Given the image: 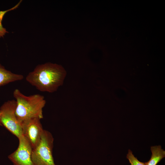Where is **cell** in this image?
<instances>
[{"mask_svg": "<svg viewBox=\"0 0 165 165\" xmlns=\"http://www.w3.org/2000/svg\"><path fill=\"white\" fill-rule=\"evenodd\" d=\"M66 74L61 65L48 62L37 65L26 80L39 91L52 93L63 84Z\"/></svg>", "mask_w": 165, "mask_h": 165, "instance_id": "cell-1", "label": "cell"}, {"mask_svg": "<svg viewBox=\"0 0 165 165\" xmlns=\"http://www.w3.org/2000/svg\"><path fill=\"white\" fill-rule=\"evenodd\" d=\"M13 96L16 103V115L20 123L29 119L43 118L42 110L46 102L43 96L39 94L25 96L18 89L14 90Z\"/></svg>", "mask_w": 165, "mask_h": 165, "instance_id": "cell-2", "label": "cell"}, {"mask_svg": "<svg viewBox=\"0 0 165 165\" xmlns=\"http://www.w3.org/2000/svg\"><path fill=\"white\" fill-rule=\"evenodd\" d=\"M53 143L51 133L44 130L39 142L32 150L31 159L33 165H56L53 155Z\"/></svg>", "mask_w": 165, "mask_h": 165, "instance_id": "cell-3", "label": "cell"}, {"mask_svg": "<svg viewBox=\"0 0 165 165\" xmlns=\"http://www.w3.org/2000/svg\"><path fill=\"white\" fill-rule=\"evenodd\" d=\"M16 105L14 100L4 102L0 108V120L2 125L18 138L22 133L20 123L16 115Z\"/></svg>", "mask_w": 165, "mask_h": 165, "instance_id": "cell-4", "label": "cell"}, {"mask_svg": "<svg viewBox=\"0 0 165 165\" xmlns=\"http://www.w3.org/2000/svg\"><path fill=\"white\" fill-rule=\"evenodd\" d=\"M40 119H29L20 122L22 135L30 143L32 149L39 142L44 131Z\"/></svg>", "mask_w": 165, "mask_h": 165, "instance_id": "cell-5", "label": "cell"}, {"mask_svg": "<svg viewBox=\"0 0 165 165\" xmlns=\"http://www.w3.org/2000/svg\"><path fill=\"white\" fill-rule=\"evenodd\" d=\"M18 148L8 156L13 165H33L31 159L32 147L27 138L23 135L18 138Z\"/></svg>", "mask_w": 165, "mask_h": 165, "instance_id": "cell-6", "label": "cell"}, {"mask_svg": "<svg viewBox=\"0 0 165 165\" xmlns=\"http://www.w3.org/2000/svg\"><path fill=\"white\" fill-rule=\"evenodd\" d=\"M24 78L22 75L14 73L6 69L0 64V87L10 82L21 80Z\"/></svg>", "mask_w": 165, "mask_h": 165, "instance_id": "cell-7", "label": "cell"}, {"mask_svg": "<svg viewBox=\"0 0 165 165\" xmlns=\"http://www.w3.org/2000/svg\"><path fill=\"white\" fill-rule=\"evenodd\" d=\"M152 155L149 160L146 162V165H157L165 157V151L160 145L151 147Z\"/></svg>", "mask_w": 165, "mask_h": 165, "instance_id": "cell-8", "label": "cell"}, {"mask_svg": "<svg viewBox=\"0 0 165 165\" xmlns=\"http://www.w3.org/2000/svg\"><path fill=\"white\" fill-rule=\"evenodd\" d=\"M22 2L20 0L15 6L12 8L4 11H0V38L3 37L6 34L8 33L6 29L4 28L2 24L3 18L5 14L8 12L14 10L17 8Z\"/></svg>", "mask_w": 165, "mask_h": 165, "instance_id": "cell-9", "label": "cell"}, {"mask_svg": "<svg viewBox=\"0 0 165 165\" xmlns=\"http://www.w3.org/2000/svg\"><path fill=\"white\" fill-rule=\"evenodd\" d=\"M127 158L128 160L130 165H146L145 163L139 161L137 158L134 156L132 151L130 149L128 150Z\"/></svg>", "mask_w": 165, "mask_h": 165, "instance_id": "cell-10", "label": "cell"}, {"mask_svg": "<svg viewBox=\"0 0 165 165\" xmlns=\"http://www.w3.org/2000/svg\"><path fill=\"white\" fill-rule=\"evenodd\" d=\"M0 116H1V112H0ZM0 126H2V124H1V123L0 120Z\"/></svg>", "mask_w": 165, "mask_h": 165, "instance_id": "cell-11", "label": "cell"}]
</instances>
